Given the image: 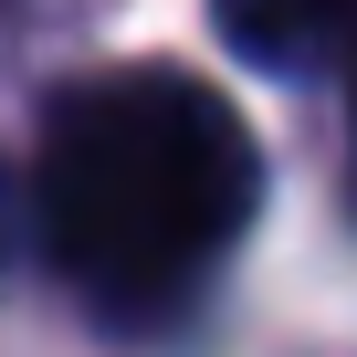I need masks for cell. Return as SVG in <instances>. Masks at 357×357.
Instances as JSON below:
<instances>
[{
  "label": "cell",
  "instance_id": "1",
  "mask_svg": "<svg viewBox=\"0 0 357 357\" xmlns=\"http://www.w3.org/2000/svg\"><path fill=\"white\" fill-rule=\"evenodd\" d=\"M252 200H263V158L242 116L178 63L74 74L43 116V158H32L43 252L116 326L178 315L231 263Z\"/></svg>",
  "mask_w": 357,
  "mask_h": 357
},
{
  "label": "cell",
  "instance_id": "2",
  "mask_svg": "<svg viewBox=\"0 0 357 357\" xmlns=\"http://www.w3.org/2000/svg\"><path fill=\"white\" fill-rule=\"evenodd\" d=\"M211 22L263 74H326L357 63V0H211Z\"/></svg>",
  "mask_w": 357,
  "mask_h": 357
},
{
  "label": "cell",
  "instance_id": "3",
  "mask_svg": "<svg viewBox=\"0 0 357 357\" xmlns=\"http://www.w3.org/2000/svg\"><path fill=\"white\" fill-rule=\"evenodd\" d=\"M74 0H0V32H43V22H63Z\"/></svg>",
  "mask_w": 357,
  "mask_h": 357
},
{
  "label": "cell",
  "instance_id": "4",
  "mask_svg": "<svg viewBox=\"0 0 357 357\" xmlns=\"http://www.w3.org/2000/svg\"><path fill=\"white\" fill-rule=\"evenodd\" d=\"M347 74H357V63H347ZM347 105H357V84H347Z\"/></svg>",
  "mask_w": 357,
  "mask_h": 357
}]
</instances>
